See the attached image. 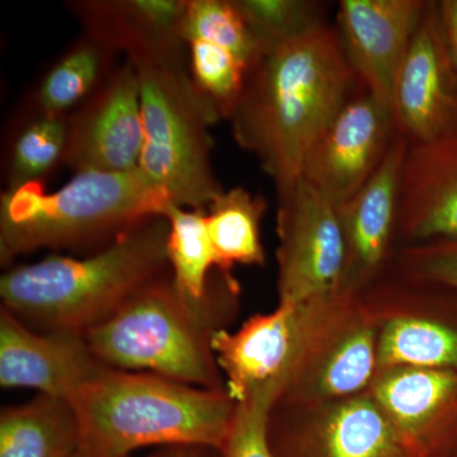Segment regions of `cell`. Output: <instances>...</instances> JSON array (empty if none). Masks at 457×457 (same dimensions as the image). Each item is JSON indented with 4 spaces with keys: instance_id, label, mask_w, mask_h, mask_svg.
<instances>
[{
    "instance_id": "cell-1",
    "label": "cell",
    "mask_w": 457,
    "mask_h": 457,
    "mask_svg": "<svg viewBox=\"0 0 457 457\" xmlns=\"http://www.w3.org/2000/svg\"><path fill=\"white\" fill-rule=\"evenodd\" d=\"M361 89L336 27L324 25L262 56L228 117L231 132L282 194L302 179L312 149Z\"/></svg>"
},
{
    "instance_id": "cell-2",
    "label": "cell",
    "mask_w": 457,
    "mask_h": 457,
    "mask_svg": "<svg viewBox=\"0 0 457 457\" xmlns=\"http://www.w3.org/2000/svg\"><path fill=\"white\" fill-rule=\"evenodd\" d=\"M170 224L150 216L84 258L51 255L0 278L2 308L46 332L83 333L163 275Z\"/></svg>"
},
{
    "instance_id": "cell-3",
    "label": "cell",
    "mask_w": 457,
    "mask_h": 457,
    "mask_svg": "<svg viewBox=\"0 0 457 457\" xmlns=\"http://www.w3.org/2000/svg\"><path fill=\"white\" fill-rule=\"evenodd\" d=\"M215 270L201 300L183 294L171 275L153 279L110 318L83 333L90 350L111 369L225 390L212 338L224 329L240 288L234 276Z\"/></svg>"
},
{
    "instance_id": "cell-4",
    "label": "cell",
    "mask_w": 457,
    "mask_h": 457,
    "mask_svg": "<svg viewBox=\"0 0 457 457\" xmlns=\"http://www.w3.org/2000/svg\"><path fill=\"white\" fill-rule=\"evenodd\" d=\"M69 404L84 457H130L149 446L221 451L237 411L227 390L111 368L89 381Z\"/></svg>"
},
{
    "instance_id": "cell-5",
    "label": "cell",
    "mask_w": 457,
    "mask_h": 457,
    "mask_svg": "<svg viewBox=\"0 0 457 457\" xmlns=\"http://www.w3.org/2000/svg\"><path fill=\"white\" fill-rule=\"evenodd\" d=\"M170 198L140 168L122 173L78 171L55 192L41 180L9 188L0 201V261L38 249L77 248L161 215Z\"/></svg>"
},
{
    "instance_id": "cell-6",
    "label": "cell",
    "mask_w": 457,
    "mask_h": 457,
    "mask_svg": "<svg viewBox=\"0 0 457 457\" xmlns=\"http://www.w3.org/2000/svg\"><path fill=\"white\" fill-rule=\"evenodd\" d=\"M140 84L139 168L170 198L206 210L224 189L213 173L209 128L220 120L192 82L185 57H129Z\"/></svg>"
},
{
    "instance_id": "cell-7",
    "label": "cell",
    "mask_w": 457,
    "mask_h": 457,
    "mask_svg": "<svg viewBox=\"0 0 457 457\" xmlns=\"http://www.w3.org/2000/svg\"><path fill=\"white\" fill-rule=\"evenodd\" d=\"M350 293L342 288L300 303H278L275 311L249 318L234 332H216L212 348L228 396L237 404L273 408Z\"/></svg>"
},
{
    "instance_id": "cell-8",
    "label": "cell",
    "mask_w": 457,
    "mask_h": 457,
    "mask_svg": "<svg viewBox=\"0 0 457 457\" xmlns=\"http://www.w3.org/2000/svg\"><path fill=\"white\" fill-rule=\"evenodd\" d=\"M272 457H408L371 393L332 402H278L270 409Z\"/></svg>"
},
{
    "instance_id": "cell-9",
    "label": "cell",
    "mask_w": 457,
    "mask_h": 457,
    "mask_svg": "<svg viewBox=\"0 0 457 457\" xmlns=\"http://www.w3.org/2000/svg\"><path fill=\"white\" fill-rule=\"evenodd\" d=\"M279 303H300L342 290L345 240L337 204L302 179L278 194Z\"/></svg>"
},
{
    "instance_id": "cell-10",
    "label": "cell",
    "mask_w": 457,
    "mask_h": 457,
    "mask_svg": "<svg viewBox=\"0 0 457 457\" xmlns=\"http://www.w3.org/2000/svg\"><path fill=\"white\" fill-rule=\"evenodd\" d=\"M390 108L396 135L408 144L457 131V71L436 2H427L396 73Z\"/></svg>"
},
{
    "instance_id": "cell-11",
    "label": "cell",
    "mask_w": 457,
    "mask_h": 457,
    "mask_svg": "<svg viewBox=\"0 0 457 457\" xmlns=\"http://www.w3.org/2000/svg\"><path fill=\"white\" fill-rule=\"evenodd\" d=\"M378 341L375 303L363 290L351 291L278 402H332L370 392L378 372Z\"/></svg>"
},
{
    "instance_id": "cell-12",
    "label": "cell",
    "mask_w": 457,
    "mask_h": 457,
    "mask_svg": "<svg viewBox=\"0 0 457 457\" xmlns=\"http://www.w3.org/2000/svg\"><path fill=\"white\" fill-rule=\"evenodd\" d=\"M395 137L392 108L361 89L312 149L302 179L339 206L371 179Z\"/></svg>"
},
{
    "instance_id": "cell-13",
    "label": "cell",
    "mask_w": 457,
    "mask_h": 457,
    "mask_svg": "<svg viewBox=\"0 0 457 457\" xmlns=\"http://www.w3.org/2000/svg\"><path fill=\"white\" fill-rule=\"evenodd\" d=\"M68 122L62 162L77 173L139 168L144 146L140 84L130 60L107 77Z\"/></svg>"
},
{
    "instance_id": "cell-14",
    "label": "cell",
    "mask_w": 457,
    "mask_h": 457,
    "mask_svg": "<svg viewBox=\"0 0 457 457\" xmlns=\"http://www.w3.org/2000/svg\"><path fill=\"white\" fill-rule=\"evenodd\" d=\"M370 393L408 457H457V371L386 370Z\"/></svg>"
},
{
    "instance_id": "cell-15",
    "label": "cell",
    "mask_w": 457,
    "mask_h": 457,
    "mask_svg": "<svg viewBox=\"0 0 457 457\" xmlns=\"http://www.w3.org/2000/svg\"><path fill=\"white\" fill-rule=\"evenodd\" d=\"M104 365L82 333L35 332L16 315L0 312V385L29 387L71 402Z\"/></svg>"
},
{
    "instance_id": "cell-16",
    "label": "cell",
    "mask_w": 457,
    "mask_h": 457,
    "mask_svg": "<svg viewBox=\"0 0 457 457\" xmlns=\"http://www.w3.org/2000/svg\"><path fill=\"white\" fill-rule=\"evenodd\" d=\"M422 0H342L337 11L339 41L363 90L385 104L425 13Z\"/></svg>"
},
{
    "instance_id": "cell-17",
    "label": "cell",
    "mask_w": 457,
    "mask_h": 457,
    "mask_svg": "<svg viewBox=\"0 0 457 457\" xmlns=\"http://www.w3.org/2000/svg\"><path fill=\"white\" fill-rule=\"evenodd\" d=\"M407 149L408 141L396 135L371 179L338 206L345 240V290H365L383 272L392 255Z\"/></svg>"
},
{
    "instance_id": "cell-18",
    "label": "cell",
    "mask_w": 457,
    "mask_h": 457,
    "mask_svg": "<svg viewBox=\"0 0 457 457\" xmlns=\"http://www.w3.org/2000/svg\"><path fill=\"white\" fill-rule=\"evenodd\" d=\"M396 239L457 242V131L408 144L400 179Z\"/></svg>"
},
{
    "instance_id": "cell-19",
    "label": "cell",
    "mask_w": 457,
    "mask_h": 457,
    "mask_svg": "<svg viewBox=\"0 0 457 457\" xmlns=\"http://www.w3.org/2000/svg\"><path fill=\"white\" fill-rule=\"evenodd\" d=\"M89 37L129 57H185L188 0H92L73 3Z\"/></svg>"
},
{
    "instance_id": "cell-20",
    "label": "cell",
    "mask_w": 457,
    "mask_h": 457,
    "mask_svg": "<svg viewBox=\"0 0 457 457\" xmlns=\"http://www.w3.org/2000/svg\"><path fill=\"white\" fill-rule=\"evenodd\" d=\"M378 312V369L457 371V328L411 312Z\"/></svg>"
},
{
    "instance_id": "cell-21",
    "label": "cell",
    "mask_w": 457,
    "mask_h": 457,
    "mask_svg": "<svg viewBox=\"0 0 457 457\" xmlns=\"http://www.w3.org/2000/svg\"><path fill=\"white\" fill-rule=\"evenodd\" d=\"M79 450V432L68 402L38 395L3 409L0 457H71Z\"/></svg>"
},
{
    "instance_id": "cell-22",
    "label": "cell",
    "mask_w": 457,
    "mask_h": 457,
    "mask_svg": "<svg viewBox=\"0 0 457 457\" xmlns=\"http://www.w3.org/2000/svg\"><path fill=\"white\" fill-rule=\"evenodd\" d=\"M266 212L263 197L243 187L224 191L206 209V222L218 267L233 276L236 264L262 266L266 254L262 245L261 221Z\"/></svg>"
},
{
    "instance_id": "cell-23",
    "label": "cell",
    "mask_w": 457,
    "mask_h": 457,
    "mask_svg": "<svg viewBox=\"0 0 457 457\" xmlns=\"http://www.w3.org/2000/svg\"><path fill=\"white\" fill-rule=\"evenodd\" d=\"M161 215L170 224L167 253L174 284L191 299H204L209 293L212 270L218 267L206 210H188L170 201Z\"/></svg>"
},
{
    "instance_id": "cell-24",
    "label": "cell",
    "mask_w": 457,
    "mask_h": 457,
    "mask_svg": "<svg viewBox=\"0 0 457 457\" xmlns=\"http://www.w3.org/2000/svg\"><path fill=\"white\" fill-rule=\"evenodd\" d=\"M112 51L87 37L69 51L47 73L38 90L42 114L64 116L102 86L106 71L107 54Z\"/></svg>"
},
{
    "instance_id": "cell-25",
    "label": "cell",
    "mask_w": 457,
    "mask_h": 457,
    "mask_svg": "<svg viewBox=\"0 0 457 457\" xmlns=\"http://www.w3.org/2000/svg\"><path fill=\"white\" fill-rule=\"evenodd\" d=\"M266 54L326 23V3L314 0H234Z\"/></svg>"
},
{
    "instance_id": "cell-26",
    "label": "cell",
    "mask_w": 457,
    "mask_h": 457,
    "mask_svg": "<svg viewBox=\"0 0 457 457\" xmlns=\"http://www.w3.org/2000/svg\"><path fill=\"white\" fill-rule=\"evenodd\" d=\"M183 37L224 47L249 71L264 55L234 0H188Z\"/></svg>"
},
{
    "instance_id": "cell-27",
    "label": "cell",
    "mask_w": 457,
    "mask_h": 457,
    "mask_svg": "<svg viewBox=\"0 0 457 457\" xmlns=\"http://www.w3.org/2000/svg\"><path fill=\"white\" fill-rule=\"evenodd\" d=\"M192 82L221 119H228L242 95L249 69L230 51L204 40L187 42Z\"/></svg>"
},
{
    "instance_id": "cell-28",
    "label": "cell",
    "mask_w": 457,
    "mask_h": 457,
    "mask_svg": "<svg viewBox=\"0 0 457 457\" xmlns=\"http://www.w3.org/2000/svg\"><path fill=\"white\" fill-rule=\"evenodd\" d=\"M69 122L64 116L42 114L18 135L11 161L9 188L38 182L64 161Z\"/></svg>"
},
{
    "instance_id": "cell-29",
    "label": "cell",
    "mask_w": 457,
    "mask_h": 457,
    "mask_svg": "<svg viewBox=\"0 0 457 457\" xmlns=\"http://www.w3.org/2000/svg\"><path fill=\"white\" fill-rule=\"evenodd\" d=\"M398 264L405 278L457 291V242L405 245L399 251Z\"/></svg>"
},
{
    "instance_id": "cell-30",
    "label": "cell",
    "mask_w": 457,
    "mask_h": 457,
    "mask_svg": "<svg viewBox=\"0 0 457 457\" xmlns=\"http://www.w3.org/2000/svg\"><path fill=\"white\" fill-rule=\"evenodd\" d=\"M270 407L262 403L237 404L236 418L222 457H272L267 441Z\"/></svg>"
},
{
    "instance_id": "cell-31",
    "label": "cell",
    "mask_w": 457,
    "mask_h": 457,
    "mask_svg": "<svg viewBox=\"0 0 457 457\" xmlns=\"http://www.w3.org/2000/svg\"><path fill=\"white\" fill-rule=\"evenodd\" d=\"M437 4L447 46L457 71V0H442Z\"/></svg>"
},
{
    "instance_id": "cell-32",
    "label": "cell",
    "mask_w": 457,
    "mask_h": 457,
    "mask_svg": "<svg viewBox=\"0 0 457 457\" xmlns=\"http://www.w3.org/2000/svg\"><path fill=\"white\" fill-rule=\"evenodd\" d=\"M150 457H222L221 451L204 446L162 447Z\"/></svg>"
},
{
    "instance_id": "cell-33",
    "label": "cell",
    "mask_w": 457,
    "mask_h": 457,
    "mask_svg": "<svg viewBox=\"0 0 457 457\" xmlns=\"http://www.w3.org/2000/svg\"><path fill=\"white\" fill-rule=\"evenodd\" d=\"M71 457H84L82 451L78 450L77 453H73Z\"/></svg>"
}]
</instances>
